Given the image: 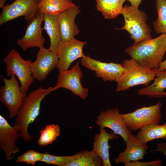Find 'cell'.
<instances>
[{
    "instance_id": "484cf974",
    "label": "cell",
    "mask_w": 166,
    "mask_h": 166,
    "mask_svg": "<svg viewBox=\"0 0 166 166\" xmlns=\"http://www.w3.org/2000/svg\"><path fill=\"white\" fill-rule=\"evenodd\" d=\"M157 20L153 23V28L158 34H166V0H156Z\"/></svg>"
},
{
    "instance_id": "7a4b0ae2",
    "label": "cell",
    "mask_w": 166,
    "mask_h": 166,
    "mask_svg": "<svg viewBox=\"0 0 166 166\" xmlns=\"http://www.w3.org/2000/svg\"><path fill=\"white\" fill-rule=\"evenodd\" d=\"M55 90L54 87L47 89L39 87L30 92L24 98L16 116L14 126L20 131L22 138L25 141H30L32 139L28 128L29 125L39 116L42 100Z\"/></svg>"
},
{
    "instance_id": "7c38bea8",
    "label": "cell",
    "mask_w": 166,
    "mask_h": 166,
    "mask_svg": "<svg viewBox=\"0 0 166 166\" xmlns=\"http://www.w3.org/2000/svg\"><path fill=\"white\" fill-rule=\"evenodd\" d=\"M58 61L56 52L44 47L39 48L36 60L31 65L33 77L39 81H44L48 74L57 67Z\"/></svg>"
},
{
    "instance_id": "603a6c76",
    "label": "cell",
    "mask_w": 166,
    "mask_h": 166,
    "mask_svg": "<svg viewBox=\"0 0 166 166\" xmlns=\"http://www.w3.org/2000/svg\"><path fill=\"white\" fill-rule=\"evenodd\" d=\"M96 7L105 19H113L121 14L125 0H95Z\"/></svg>"
},
{
    "instance_id": "8992f818",
    "label": "cell",
    "mask_w": 166,
    "mask_h": 166,
    "mask_svg": "<svg viewBox=\"0 0 166 166\" xmlns=\"http://www.w3.org/2000/svg\"><path fill=\"white\" fill-rule=\"evenodd\" d=\"M162 104L160 101L154 105L138 109L134 112L121 114L124 122L130 131H136L152 124H159Z\"/></svg>"
},
{
    "instance_id": "30bf717a",
    "label": "cell",
    "mask_w": 166,
    "mask_h": 166,
    "mask_svg": "<svg viewBox=\"0 0 166 166\" xmlns=\"http://www.w3.org/2000/svg\"><path fill=\"white\" fill-rule=\"evenodd\" d=\"M87 43L74 38L65 42L61 41L56 51L58 58L57 67L59 71L68 70L73 62L83 57V49Z\"/></svg>"
},
{
    "instance_id": "9a60e30c",
    "label": "cell",
    "mask_w": 166,
    "mask_h": 166,
    "mask_svg": "<svg viewBox=\"0 0 166 166\" xmlns=\"http://www.w3.org/2000/svg\"><path fill=\"white\" fill-rule=\"evenodd\" d=\"M44 14L39 13L37 16L27 26L25 34L18 40L17 44L24 51L33 47H44L45 40L42 35L43 28L41 24Z\"/></svg>"
},
{
    "instance_id": "f1b7e54d",
    "label": "cell",
    "mask_w": 166,
    "mask_h": 166,
    "mask_svg": "<svg viewBox=\"0 0 166 166\" xmlns=\"http://www.w3.org/2000/svg\"><path fill=\"white\" fill-rule=\"evenodd\" d=\"M162 161L157 159L151 161L142 162L138 160L132 161L125 163V166H161Z\"/></svg>"
},
{
    "instance_id": "9c48e42d",
    "label": "cell",
    "mask_w": 166,
    "mask_h": 166,
    "mask_svg": "<svg viewBox=\"0 0 166 166\" xmlns=\"http://www.w3.org/2000/svg\"><path fill=\"white\" fill-rule=\"evenodd\" d=\"M82 72L77 62L70 69L59 71L55 90L64 88L71 91L82 99L88 95V89L83 87L81 82Z\"/></svg>"
},
{
    "instance_id": "1f68e13d",
    "label": "cell",
    "mask_w": 166,
    "mask_h": 166,
    "mask_svg": "<svg viewBox=\"0 0 166 166\" xmlns=\"http://www.w3.org/2000/svg\"><path fill=\"white\" fill-rule=\"evenodd\" d=\"M130 2L132 6L138 8L139 5L140 4L142 0H125Z\"/></svg>"
},
{
    "instance_id": "4316f807",
    "label": "cell",
    "mask_w": 166,
    "mask_h": 166,
    "mask_svg": "<svg viewBox=\"0 0 166 166\" xmlns=\"http://www.w3.org/2000/svg\"><path fill=\"white\" fill-rule=\"evenodd\" d=\"M44 156V153L33 150H29L25 153L18 156L15 162L25 163L27 164L33 166L38 161H41Z\"/></svg>"
},
{
    "instance_id": "3957f363",
    "label": "cell",
    "mask_w": 166,
    "mask_h": 166,
    "mask_svg": "<svg viewBox=\"0 0 166 166\" xmlns=\"http://www.w3.org/2000/svg\"><path fill=\"white\" fill-rule=\"evenodd\" d=\"M122 65L123 72L117 81V92L125 91L139 85L147 87L154 80L158 72L141 66L132 58L124 60Z\"/></svg>"
},
{
    "instance_id": "ac0fdd59",
    "label": "cell",
    "mask_w": 166,
    "mask_h": 166,
    "mask_svg": "<svg viewBox=\"0 0 166 166\" xmlns=\"http://www.w3.org/2000/svg\"><path fill=\"white\" fill-rule=\"evenodd\" d=\"M99 133H96L94 138L93 150L101 159L103 166H111L109 152L111 147L108 142L109 140H114L119 137L113 132L108 133L105 128L99 127Z\"/></svg>"
},
{
    "instance_id": "d6a6232c",
    "label": "cell",
    "mask_w": 166,
    "mask_h": 166,
    "mask_svg": "<svg viewBox=\"0 0 166 166\" xmlns=\"http://www.w3.org/2000/svg\"><path fill=\"white\" fill-rule=\"evenodd\" d=\"M7 0H0V7L2 8L5 6V2Z\"/></svg>"
},
{
    "instance_id": "44dd1931",
    "label": "cell",
    "mask_w": 166,
    "mask_h": 166,
    "mask_svg": "<svg viewBox=\"0 0 166 166\" xmlns=\"http://www.w3.org/2000/svg\"><path fill=\"white\" fill-rule=\"evenodd\" d=\"M135 136L138 141L144 144L155 139L166 138V122L162 125L154 124L144 127Z\"/></svg>"
},
{
    "instance_id": "2e32d148",
    "label": "cell",
    "mask_w": 166,
    "mask_h": 166,
    "mask_svg": "<svg viewBox=\"0 0 166 166\" xmlns=\"http://www.w3.org/2000/svg\"><path fill=\"white\" fill-rule=\"evenodd\" d=\"M78 6L72 7L58 15L59 25L61 40L68 41L77 35L80 32L75 22L76 16L80 12Z\"/></svg>"
},
{
    "instance_id": "ba28073f",
    "label": "cell",
    "mask_w": 166,
    "mask_h": 166,
    "mask_svg": "<svg viewBox=\"0 0 166 166\" xmlns=\"http://www.w3.org/2000/svg\"><path fill=\"white\" fill-rule=\"evenodd\" d=\"M10 76L9 79L2 77L4 85L0 88V101L7 108L8 117L12 118L17 116L26 94L21 91L16 76Z\"/></svg>"
},
{
    "instance_id": "5b68a950",
    "label": "cell",
    "mask_w": 166,
    "mask_h": 166,
    "mask_svg": "<svg viewBox=\"0 0 166 166\" xmlns=\"http://www.w3.org/2000/svg\"><path fill=\"white\" fill-rule=\"evenodd\" d=\"M4 61L6 66L7 76L13 74L16 76L20 82L21 91L26 94L34 80L31 70V61L24 60L19 53L14 49H11Z\"/></svg>"
},
{
    "instance_id": "277c9868",
    "label": "cell",
    "mask_w": 166,
    "mask_h": 166,
    "mask_svg": "<svg viewBox=\"0 0 166 166\" xmlns=\"http://www.w3.org/2000/svg\"><path fill=\"white\" fill-rule=\"evenodd\" d=\"M121 14L124 17L125 23L119 29L128 32L130 38L134 41V44L151 38V30L146 24L147 16L144 12L132 5H125Z\"/></svg>"
},
{
    "instance_id": "e0dca14e",
    "label": "cell",
    "mask_w": 166,
    "mask_h": 166,
    "mask_svg": "<svg viewBox=\"0 0 166 166\" xmlns=\"http://www.w3.org/2000/svg\"><path fill=\"white\" fill-rule=\"evenodd\" d=\"M126 147L125 150L119 153L115 159L116 163L124 164L139 160H143L148 148L146 144L141 143L131 133L125 143Z\"/></svg>"
},
{
    "instance_id": "4dcf8cb0",
    "label": "cell",
    "mask_w": 166,
    "mask_h": 166,
    "mask_svg": "<svg viewBox=\"0 0 166 166\" xmlns=\"http://www.w3.org/2000/svg\"><path fill=\"white\" fill-rule=\"evenodd\" d=\"M156 70L159 71H163L166 70V59L160 62L158 68Z\"/></svg>"
},
{
    "instance_id": "83f0119b",
    "label": "cell",
    "mask_w": 166,
    "mask_h": 166,
    "mask_svg": "<svg viewBox=\"0 0 166 166\" xmlns=\"http://www.w3.org/2000/svg\"><path fill=\"white\" fill-rule=\"evenodd\" d=\"M72 156H60L50 154L48 152L44 153V156L41 162L51 165L58 166H66L70 161Z\"/></svg>"
},
{
    "instance_id": "4fadbf2b",
    "label": "cell",
    "mask_w": 166,
    "mask_h": 166,
    "mask_svg": "<svg viewBox=\"0 0 166 166\" xmlns=\"http://www.w3.org/2000/svg\"><path fill=\"white\" fill-rule=\"evenodd\" d=\"M120 111L118 108H114L101 111L95 122L99 127L109 128L114 133L120 136L125 144L131 132L125 125Z\"/></svg>"
},
{
    "instance_id": "d6986e66",
    "label": "cell",
    "mask_w": 166,
    "mask_h": 166,
    "mask_svg": "<svg viewBox=\"0 0 166 166\" xmlns=\"http://www.w3.org/2000/svg\"><path fill=\"white\" fill-rule=\"evenodd\" d=\"M44 25L43 27L50 38V50L56 52L61 42L58 15L44 14L43 16Z\"/></svg>"
},
{
    "instance_id": "cb8c5ba5",
    "label": "cell",
    "mask_w": 166,
    "mask_h": 166,
    "mask_svg": "<svg viewBox=\"0 0 166 166\" xmlns=\"http://www.w3.org/2000/svg\"><path fill=\"white\" fill-rule=\"evenodd\" d=\"M76 5L72 0H41L39 5V12L58 15Z\"/></svg>"
},
{
    "instance_id": "ffe728a7",
    "label": "cell",
    "mask_w": 166,
    "mask_h": 166,
    "mask_svg": "<svg viewBox=\"0 0 166 166\" xmlns=\"http://www.w3.org/2000/svg\"><path fill=\"white\" fill-rule=\"evenodd\" d=\"M166 88V70L158 71L153 83L138 90L137 94L140 96L160 98L166 97V92L164 91Z\"/></svg>"
},
{
    "instance_id": "d4e9b609",
    "label": "cell",
    "mask_w": 166,
    "mask_h": 166,
    "mask_svg": "<svg viewBox=\"0 0 166 166\" xmlns=\"http://www.w3.org/2000/svg\"><path fill=\"white\" fill-rule=\"evenodd\" d=\"M60 133V128L58 125H47L40 131L41 134L37 143L41 146L51 144L59 136Z\"/></svg>"
},
{
    "instance_id": "8fae6325",
    "label": "cell",
    "mask_w": 166,
    "mask_h": 166,
    "mask_svg": "<svg viewBox=\"0 0 166 166\" xmlns=\"http://www.w3.org/2000/svg\"><path fill=\"white\" fill-rule=\"evenodd\" d=\"M81 63L85 67L94 71L96 76L105 82H117L123 72V68L121 64L102 62L92 58L89 55L81 58Z\"/></svg>"
},
{
    "instance_id": "52a82bcc",
    "label": "cell",
    "mask_w": 166,
    "mask_h": 166,
    "mask_svg": "<svg viewBox=\"0 0 166 166\" xmlns=\"http://www.w3.org/2000/svg\"><path fill=\"white\" fill-rule=\"evenodd\" d=\"M41 0H15L2 8L0 15V25L20 16H24L26 22L30 24L38 15L39 5Z\"/></svg>"
},
{
    "instance_id": "f546056e",
    "label": "cell",
    "mask_w": 166,
    "mask_h": 166,
    "mask_svg": "<svg viewBox=\"0 0 166 166\" xmlns=\"http://www.w3.org/2000/svg\"><path fill=\"white\" fill-rule=\"evenodd\" d=\"M160 152L166 156V142L159 143L157 144V148L151 152Z\"/></svg>"
},
{
    "instance_id": "6da1fadb",
    "label": "cell",
    "mask_w": 166,
    "mask_h": 166,
    "mask_svg": "<svg viewBox=\"0 0 166 166\" xmlns=\"http://www.w3.org/2000/svg\"><path fill=\"white\" fill-rule=\"evenodd\" d=\"M125 51L141 66L156 69L166 51V34L134 44L126 48Z\"/></svg>"
},
{
    "instance_id": "7402d4cb",
    "label": "cell",
    "mask_w": 166,
    "mask_h": 166,
    "mask_svg": "<svg viewBox=\"0 0 166 166\" xmlns=\"http://www.w3.org/2000/svg\"><path fill=\"white\" fill-rule=\"evenodd\" d=\"M103 166L101 159L93 150L82 151L72 155L70 161L66 166Z\"/></svg>"
},
{
    "instance_id": "5bb4252c",
    "label": "cell",
    "mask_w": 166,
    "mask_h": 166,
    "mask_svg": "<svg viewBox=\"0 0 166 166\" xmlns=\"http://www.w3.org/2000/svg\"><path fill=\"white\" fill-rule=\"evenodd\" d=\"M17 129L10 125L7 120L0 115V148L5 152L6 159L10 160L20 149L16 146L17 141L21 135Z\"/></svg>"
}]
</instances>
